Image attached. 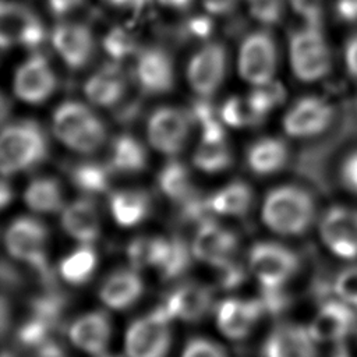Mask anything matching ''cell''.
<instances>
[{"label": "cell", "instance_id": "obj_1", "mask_svg": "<svg viewBox=\"0 0 357 357\" xmlns=\"http://www.w3.org/2000/svg\"><path fill=\"white\" fill-rule=\"evenodd\" d=\"M264 225L282 236L305 233L315 218V202L308 190L286 184L271 190L261 208Z\"/></svg>", "mask_w": 357, "mask_h": 357}, {"label": "cell", "instance_id": "obj_2", "mask_svg": "<svg viewBox=\"0 0 357 357\" xmlns=\"http://www.w3.org/2000/svg\"><path fill=\"white\" fill-rule=\"evenodd\" d=\"M49 155V138L35 120L6 124L0 137V165L3 176H11L40 165Z\"/></svg>", "mask_w": 357, "mask_h": 357}, {"label": "cell", "instance_id": "obj_3", "mask_svg": "<svg viewBox=\"0 0 357 357\" xmlns=\"http://www.w3.org/2000/svg\"><path fill=\"white\" fill-rule=\"evenodd\" d=\"M52 130L56 138L79 153L98 151L107 138L105 123L82 102L67 100L53 113Z\"/></svg>", "mask_w": 357, "mask_h": 357}, {"label": "cell", "instance_id": "obj_4", "mask_svg": "<svg viewBox=\"0 0 357 357\" xmlns=\"http://www.w3.org/2000/svg\"><path fill=\"white\" fill-rule=\"evenodd\" d=\"M289 40L290 66L297 79L315 82L331 73L332 53L321 25L305 22Z\"/></svg>", "mask_w": 357, "mask_h": 357}, {"label": "cell", "instance_id": "obj_5", "mask_svg": "<svg viewBox=\"0 0 357 357\" xmlns=\"http://www.w3.org/2000/svg\"><path fill=\"white\" fill-rule=\"evenodd\" d=\"M170 321L162 305L132 321L124 337L126 357H166L172 337Z\"/></svg>", "mask_w": 357, "mask_h": 357}, {"label": "cell", "instance_id": "obj_6", "mask_svg": "<svg viewBox=\"0 0 357 357\" xmlns=\"http://www.w3.org/2000/svg\"><path fill=\"white\" fill-rule=\"evenodd\" d=\"M294 251L272 241H259L248 252V269L262 287L275 289L287 283L298 271Z\"/></svg>", "mask_w": 357, "mask_h": 357}, {"label": "cell", "instance_id": "obj_7", "mask_svg": "<svg viewBox=\"0 0 357 357\" xmlns=\"http://www.w3.org/2000/svg\"><path fill=\"white\" fill-rule=\"evenodd\" d=\"M278 67V46L273 35L266 29L250 32L238 50L240 77L255 85L273 79Z\"/></svg>", "mask_w": 357, "mask_h": 357}, {"label": "cell", "instance_id": "obj_8", "mask_svg": "<svg viewBox=\"0 0 357 357\" xmlns=\"http://www.w3.org/2000/svg\"><path fill=\"white\" fill-rule=\"evenodd\" d=\"M191 123L194 121L185 109L173 106L159 107L148 119V141L160 153L174 156L185 146Z\"/></svg>", "mask_w": 357, "mask_h": 357}, {"label": "cell", "instance_id": "obj_9", "mask_svg": "<svg viewBox=\"0 0 357 357\" xmlns=\"http://www.w3.org/2000/svg\"><path fill=\"white\" fill-rule=\"evenodd\" d=\"M0 22V40L4 50L14 45L36 50L46 39L40 18L31 7L20 1L4 0L1 3Z\"/></svg>", "mask_w": 357, "mask_h": 357}, {"label": "cell", "instance_id": "obj_10", "mask_svg": "<svg viewBox=\"0 0 357 357\" xmlns=\"http://www.w3.org/2000/svg\"><path fill=\"white\" fill-rule=\"evenodd\" d=\"M335 117L333 105L317 95L297 99L283 116V130L289 137L308 139L324 134Z\"/></svg>", "mask_w": 357, "mask_h": 357}, {"label": "cell", "instance_id": "obj_11", "mask_svg": "<svg viewBox=\"0 0 357 357\" xmlns=\"http://www.w3.org/2000/svg\"><path fill=\"white\" fill-rule=\"evenodd\" d=\"M4 245L10 257L32 266L43 268L47 245V230L36 218L18 216L6 229Z\"/></svg>", "mask_w": 357, "mask_h": 357}, {"label": "cell", "instance_id": "obj_12", "mask_svg": "<svg viewBox=\"0 0 357 357\" xmlns=\"http://www.w3.org/2000/svg\"><path fill=\"white\" fill-rule=\"evenodd\" d=\"M134 79L144 95H162L174 85V64L170 52L159 45L141 47L135 54Z\"/></svg>", "mask_w": 357, "mask_h": 357}, {"label": "cell", "instance_id": "obj_13", "mask_svg": "<svg viewBox=\"0 0 357 357\" xmlns=\"http://www.w3.org/2000/svg\"><path fill=\"white\" fill-rule=\"evenodd\" d=\"M227 68V52L220 42L205 43L190 60L187 79L198 96L211 98L223 82Z\"/></svg>", "mask_w": 357, "mask_h": 357}, {"label": "cell", "instance_id": "obj_14", "mask_svg": "<svg viewBox=\"0 0 357 357\" xmlns=\"http://www.w3.org/2000/svg\"><path fill=\"white\" fill-rule=\"evenodd\" d=\"M13 88L15 96L28 103H42L52 96L57 77L45 54L35 52L17 68Z\"/></svg>", "mask_w": 357, "mask_h": 357}, {"label": "cell", "instance_id": "obj_15", "mask_svg": "<svg viewBox=\"0 0 357 357\" xmlns=\"http://www.w3.org/2000/svg\"><path fill=\"white\" fill-rule=\"evenodd\" d=\"M319 236L337 257H357V209L331 206L319 220Z\"/></svg>", "mask_w": 357, "mask_h": 357}, {"label": "cell", "instance_id": "obj_16", "mask_svg": "<svg viewBox=\"0 0 357 357\" xmlns=\"http://www.w3.org/2000/svg\"><path fill=\"white\" fill-rule=\"evenodd\" d=\"M50 42L63 61L73 70L85 67L95 53L92 31L82 22H59L50 32Z\"/></svg>", "mask_w": 357, "mask_h": 357}, {"label": "cell", "instance_id": "obj_17", "mask_svg": "<svg viewBox=\"0 0 357 357\" xmlns=\"http://www.w3.org/2000/svg\"><path fill=\"white\" fill-rule=\"evenodd\" d=\"M236 250L237 238L234 233L211 219L199 223L191 244L192 257L215 268H220L231 262L234 259Z\"/></svg>", "mask_w": 357, "mask_h": 357}, {"label": "cell", "instance_id": "obj_18", "mask_svg": "<svg viewBox=\"0 0 357 357\" xmlns=\"http://www.w3.org/2000/svg\"><path fill=\"white\" fill-rule=\"evenodd\" d=\"M265 312L261 300L226 298L216 307V326L231 340L247 337Z\"/></svg>", "mask_w": 357, "mask_h": 357}, {"label": "cell", "instance_id": "obj_19", "mask_svg": "<svg viewBox=\"0 0 357 357\" xmlns=\"http://www.w3.org/2000/svg\"><path fill=\"white\" fill-rule=\"evenodd\" d=\"M308 328L294 322L278 324L262 344V357H317Z\"/></svg>", "mask_w": 357, "mask_h": 357}, {"label": "cell", "instance_id": "obj_20", "mask_svg": "<svg viewBox=\"0 0 357 357\" xmlns=\"http://www.w3.org/2000/svg\"><path fill=\"white\" fill-rule=\"evenodd\" d=\"M127 75L117 61H109L96 70L84 84L85 96L100 107H114L126 96Z\"/></svg>", "mask_w": 357, "mask_h": 357}, {"label": "cell", "instance_id": "obj_21", "mask_svg": "<svg viewBox=\"0 0 357 357\" xmlns=\"http://www.w3.org/2000/svg\"><path fill=\"white\" fill-rule=\"evenodd\" d=\"M356 315L340 301H326L312 318L308 331L318 343H337L354 328Z\"/></svg>", "mask_w": 357, "mask_h": 357}, {"label": "cell", "instance_id": "obj_22", "mask_svg": "<svg viewBox=\"0 0 357 357\" xmlns=\"http://www.w3.org/2000/svg\"><path fill=\"white\" fill-rule=\"evenodd\" d=\"M112 336L109 317L103 311H92L78 317L68 328L71 343L86 354L102 356L106 353Z\"/></svg>", "mask_w": 357, "mask_h": 357}, {"label": "cell", "instance_id": "obj_23", "mask_svg": "<svg viewBox=\"0 0 357 357\" xmlns=\"http://www.w3.org/2000/svg\"><path fill=\"white\" fill-rule=\"evenodd\" d=\"M162 307L170 318L194 322L204 318L212 308V293L208 287L197 283H185L174 289Z\"/></svg>", "mask_w": 357, "mask_h": 357}, {"label": "cell", "instance_id": "obj_24", "mask_svg": "<svg viewBox=\"0 0 357 357\" xmlns=\"http://www.w3.org/2000/svg\"><path fill=\"white\" fill-rule=\"evenodd\" d=\"M63 230L81 244L93 243L100 234V216L91 198H78L61 209Z\"/></svg>", "mask_w": 357, "mask_h": 357}, {"label": "cell", "instance_id": "obj_25", "mask_svg": "<svg viewBox=\"0 0 357 357\" xmlns=\"http://www.w3.org/2000/svg\"><path fill=\"white\" fill-rule=\"evenodd\" d=\"M144 283L135 269H119L110 273L99 289L100 301L110 310L130 308L142 294Z\"/></svg>", "mask_w": 357, "mask_h": 357}, {"label": "cell", "instance_id": "obj_26", "mask_svg": "<svg viewBox=\"0 0 357 357\" xmlns=\"http://www.w3.org/2000/svg\"><path fill=\"white\" fill-rule=\"evenodd\" d=\"M290 159V149L279 137H264L254 141L245 153L250 170L259 176L273 174L282 170Z\"/></svg>", "mask_w": 357, "mask_h": 357}, {"label": "cell", "instance_id": "obj_27", "mask_svg": "<svg viewBox=\"0 0 357 357\" xmlns=\"http://www.w3.org/2000/svg\"><path fill=\"white\" fill-rule=\"evenodd\" d=\"M109 208L119 226L132 227L148 216L151 198L144 190H119L110 194Z\"/></svg>", "mask_w": 357, "mask_h": 357}, {"label": "cell", "instance_id": "obj_28", "mask_svg": "<svg viewBox=\"0 0 357 357\" xmlns=\"http://www.w3.org/2000/svg\"><path fill=\"white\" fill-rule=\"evenodd\" d=\"M107 163L114 173L132 174L144 170L148 153L144 144L131 134H120L110 142Z\"/></svg>", "mask_w": 357, "mask_h": 357}, {"label": "cell", "instance_id": "obj_29", "mask_svg": "<svg viewBox=\"0 0 357 357\" xmlns=\"http://www.w3.org/2000/svg\"><path fill=\"white\" fill-rule=\"evenodd\" d=\"M206 201L212 213L223 216H244L252 205L254 192L247 183L234 180L206 197Z\"/></svg>", "mask_w": 357, "mask_h": 357}, {"label": "cell", "instance_id": "obj_30", "mask_svg": "<svg viewBox=\"0 0 357 357\" xmlns=\"http://www.w3.org/2000/svg\"><path fill=\"white\" fill-rule=\"evenodd\" d=\"M70 178L73 184L88 195L106 192L112 184L113 169L107 162L79 160L70 166Z\"/></svg>", "mask_w": 357, "mask_h": 357}, {"label": "cell", "instance_id": "obj_31", "mask_svg": "<svg viewBox=\"0 0 357 357\" xmlns=\"http://www.w3.org/2000/svg\"><path fill=\"white\" fill-rule=\"evenodd\" d=\"M26 206L38 213H54L64 208L63 190L53 177H36L24 191Z\"/></svg>", "mask_w": 357, "mask_h": 357}, {"label": "cell", "instance_id": "obj_32", "mask_svg": "<svg viewBox=\"0 0 357 357\" xmlns=\"http://www.w3.org/2000/svg\"><path fill=\"white\" fill-rule=\"evenodd\" d=\"M158 185L167 198L180 205L197 194L190 169L176 159H170L160 169Z\"/></svg>", "mask_w": 357, "mask_h": 357}, {"label": "cell", "instance_id": "obj_33", "mask_svg": "<svg viewBox=\"0 0 357 357\" xmlns=\"http://www.w3.org/2000/svg\"><path fill=\"white\" fill-rule=\"evenodd\" d=\"M96 265V251L89 244H81L60 261L59 273L67 283L81 286L91 279Z\"/></svg>", "mask_w": 357, "mask_h": 357}, {"label": "cell", "instance_id": "obj_34", "mask_svg": "<svg viewBox=\"0 0 357 357\" xmlns=\"http://www.w3.org/2000/svg\"><path fill=\"white\" fill-rule=\"evenodd\" d=\"M170 240L163 237H137L127 247V257L134 269L159 268L167 250Z\"/></svg>", "mask_w": 357, "mask_h": 357}, {"label": "cell", "instance_id": "obj_35", "mask_svg": "<svg viewBox=\"0 0 357 357\" xmlns=\"http://www.w3.org/2000/svg\"><path fill=\"white\" fill-rule=\"evenodd\" d=\"M233 153L226 139L202 141L194 152L192 162L195 167L206 173H218L231 165Z\"/></svg>", "mask_w": 357, "mask_h": 357}, {"label": "cell", "instance_id": "obj_36", "mask_svg": "<svg viewBox=\"0 0 357 357\" xmlns=\"http://www.w3.org/2000/svg\"><path fill=\"white\" fill-rule=\"evenodd\" d=\"M219 116L223 123L236 128L258 126L265 120V117L251 105L248 96L227 98L219 109Z\"/></svg>", "mask_w": 357, "mask_h": 357}, {"label": "cell", "instance_id": "obj_37", "mask_svg": "<svg viewBox=\"0 0 357 357\" xmlns=\"http://www.w3.org/2000/svg\"><path fill=\"white\" fill-rule=\"evenodd\" d=\"M102 46L106 50V53L112 57V60L117 63H121L123 60L135 56L141 49L137 45L134 35L121 26L112 28L105 35Z\"/></svg>", "mask_w": 357, "mask_h": 357}, {"label": "cell", "instance_id": "obj_38", "mask_svg": "<svg viewBox=\"0 0 357 357\" xmlns=\"http://www.w3.org/2000/svg\"><path fill=\"white\" fill-rule=\"evenodd\" d=\"M192 251L180 238H173L169 243V250L159 265V272L163 279H173L180 276L191 262Z\"/></svg>", "mask_w": 357, "mask_h": 357}, {"label": "cell", "instance_id": "obj_39", "mask_svg": "<svg viewBox=\"0 0 357 357\" xmlns=\"http://www.w3.org/2000/svg\"><path fill=\"white\" fill-rule=\"evenodd\" d=\"M286 98V91L280 82L269 81L262 85H255L254 89L250 92L248 99L255 110L266 117L269 112L283 103Z\"/></svg>", "mask_w": 357, "mask_h": 357}, {"label": "cell", "instance_id": "obj_40", "mask_svg": "<svg viewBox=\"0 0 357 357\" xmlns=\"http://www.w3.org/2000/svg\"><path fill=\"white\" fill-rule=\"evenodd\" d=\"M250 14L264 25L278 24L284 13L283 0H248Z\"/></svg>", "mask_w": 357, "mask_h": 357}, {"label": "cell", "instance_id": "obj_41", "mask_svg": "<svg viewBox=\"0 0 357 357\" xmlns=\"http://www.w3.org/2000/svg\"><path fill=\"white\" fill-rule=\"evenodd\" d=\"M333 291L343 303L357 307V265L347 266L337 273Z\"/></svg>", "mask_w": 357, "mask_h": 357}, {"label": "cell", "instance_id": "obj_42", "mask_svg": "<svg viewBox=\"0 0 357 357\" xmlns=\"http://www.w3.org/2000/svg\"><path fill=\"white\" fill-rule=\"evenodd\" d=\"M50 322L46 319L35 315L32 319L26 321L18 331V337L22 344L26 346H36V344H45L46 336L49 332Z\"/></svg>", "mask_w": 357, "mask_h": 357}, {"label": "cell", "instance_id": "obj_43", "mask_svg": "<svg viewBox=\"0 0 357 357\" xmlns=\"http://www.w3.org/2000/svg\"><path fill=\"white\" fill-rule=\"evenodd\" d=\"M181 357H227V353L218 342L206 337H192L185 343Z\"/></svg>", "mask_w": 357, "mask_h": 357}, {"label": "cell", "instance_id": "obj_44", "mask_svg": "<svg viewBox=\"0 0 357 357\" xmlns=\"http://www.w3.org/2000/svg\"><path fill=\"white\" fill-rule=\"evenodd\" d=\"M291 8L308 24H322L324 0H289Z\"/></svg>", "mask_w": 357, "mask_h": 357}, {"label": "cell", "instance_id": "obj_45", "mask_svg": "<svg viewBox=\"0 0 357 357\" xmlns=\"http://www.w3.org/2000/svg\"><path fill=\"white\" fill-rule=\"evenodd\" d=\"M339 177L346 190L357 194V149L343 158L339 167Z\"/></svg>", "mask_w": 357, "mask_h": 357}, {"label": "cell", "instance_id": "obj_46", "mask_svg": "<svg viewBox=\"0 0 357 357\" xmlns=\"http://www.w3.org/2000/svg\"><path fill=\"white\" fill-rule=\"evenodd\" d=\"M212 29V21L208 17H191L180 29V35L183 39L185 38H197V39H205L211 33Z\"/></svg>", "mask_w": 357, "mask_h": 357}, {"label": "cell", "instance_id": "obj_47", "mask_svg": "<svg viewBox=\"0 0 357 357\" xmlns=\"http://www.w3.org/2000/svg\"><path fill=\"white\" fill-rule=\"evenodd\" d=\"M219 269V283L222 287L226 289H233L237 287L245 278V272L244 269L238 265L234 264V259L229 264H226L225 266L218 268Z\"/></svg>", "mask_w": 357, "mask_h": 357}, {"label": "cell", "instance_id": "obj_48", "mask_svg": "<svg viewBox=\"0 0 357 357\" xmlns=\"http://www.w3.org/2000/svg\"><path fill=\"white\" fill-rule=\"evenodd\" d=\"M343 63L347 74L357 81V33H353L344 42Z\"/></svg>", "mask_w": 357, "mask_h": 357}, {"label": "cell", "instance_id": "obj_49", "mask_svg": "<svg viewBox=\"0 0 357 357\" xmlns=\"http://www.w3.org/2000/svg\"><path fill=\"white\" fill-rule=\"evenodd\" d=\"M86 0H47L49 8L53 15L56 17H64L81 6H84Z\"/></svg>", "mask_w": 357, "mask_h": 357}, {"label": "cell", "instance_id": "obj_50", "mask_svg": "<svg viewBox=\"0 0 357 357\" xmlns=\"http://www.w3.org/2000/svg\"><path fill=\"white\" fill-rule=\"evenodd\" d=\"M238 0H202L204 7L208 13L216 14V15H223L229 14L234 10L237 6Z\"/></svg>", "mask_w": 357, "mask_h": 357}, {"label": "cell", "instance_id": "obj_51", "mask_svg": "<svg viewBox=\"0 0 357 357\" xmlns=\"http://www.w3.org/2000/svg\"><path fill=\"white\" fill-rule=\"evenodd\" d=\"M337 15L347 22L357 21V0H337L336 3Z\"/></svg>", "mask_w": 357, "mask_h": 357}, {"label": "cell", "instance_id": "obj_52", "mask_svg": "<svg viewBox=\"0 0 357 357\" xmlns=\"http://www.w3.org/2000/svg\"><path fill=\"white\" fill-rule=\"evenodd\" d=\"M36 357H66L61 349L54 344H43Z\"/></svg>", "mask_w": 357, "mask_h": 357}, {"label": "cell", "instance_id": "obj_53", "mask_svg": "<svg viewBox=\"0 0 357 357\" xmlns=\"http://www.w3.org/2000/svg\"><path fill=\"white\" fill-rule=\"evenodd\" d=\"M162 6L174 8V10H185L192 4V0H158Z\"/></svg>", "mask_w": 357, "mask_h": 357}, {"label": "cell", "instance_id": "obj_54", "mask_svg": "<svg viewBox=\"0 0 357 357\" xmlns=\"http://www.w3.org/2000/svg\"><path fill=\"white\" fill-rule=\"evenodd\" d=\"M0 197H1V206L4 208L13 198V192H11V188L10 185L6 183V180H3L1 183V192H0Z\"/></svg>", "mask_w": 357, "mask_h": 357}, {"label": "cell", "instance_id": "obj_55", "mask_svg": "<svg viewBox=\"0 0 357 357\" xmlns=\"http://www.w3.org/2000/svg\"><path fill=\"white\" fill-rule=\"evenodd\" d=\"M107 4L110 6H116V7H126V6H134V4H139L142 0H105Z\"/></svg>", "mask_w": 357, "mask_h": 357}, {"label": "cell", "instance_id": "obj_56", "mask_svg": "<svg viewBox=\"0 0 357 357\" xmlns=\"http://www.w3.org/2000/svg\"><path fill=\"white\" fill-rule=\"evenodd\" d=\"M335 357H347V354H346V351H344V350H342V351H339Z\"/></svg>", "mask_w": 357, "mask_h": 357}, {"label": "cell", "instance_id": "obj_57", "mask_svg": "<svg viewBox=\"0 0 357 357\" xmlns=\"http://www.w3.org/2000/svg\"><path fill=\"white\" fill-rule=\"evenodd\" d=\"M99 357H110V356H106V353H105V354H102V356H99Z\"/></svg>", "mask_w": 357, "mask_h": 357}]
</instances>
